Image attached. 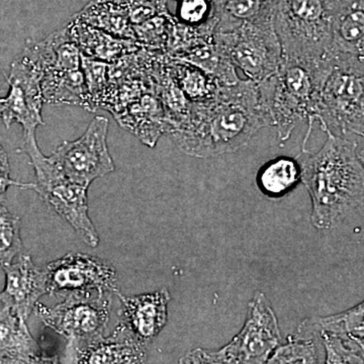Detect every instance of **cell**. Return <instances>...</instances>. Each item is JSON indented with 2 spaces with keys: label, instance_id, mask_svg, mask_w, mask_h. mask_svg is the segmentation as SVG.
Instances as JSON below:
<instances>
[{
  "label": "cell",
  "instance_id": "1",
  "mask_svg": "<svg viewBox=\"0 0 364 364\" xmlns=\"http://www.w3.org/2000/svg\"><path fill=\"white\" fill-rule=\"evenodd\" d=\"M264 127L257 83L239 79L220 86L212 100L193 102L188 119L170 135L189 156L210 158L245 147Z\"/></svg>",
  "mask_w": 364,
  "mask_h": 364
},
{
  "label": "cell",
  "instance_id": "2",
  "mask_svg": "<svg viewBox=\"0 0 364 364\" xmlns=\"http://www.w3.org/2000/svg\"><path fill=\"white\" fill-rule=\"evenodd\" d=\"M325 133L327 141L317 153L303 149L296 157L312 200L311 220L318 230L332 229L351 210L364 208V165L358 144Z\"/></svg>",
  "mask_w": 364,
  "mask_h": 364
},
{
  "label": "cell",
  "instance_id": "3",
  "mask_svg": "<svg viewBox=\"0 0 364 364\" xmlns=\"http://www.w3.org/2000/svg\"><path fill=\"white\" fill-rule=\"evenodd\" d=\"M331 65V56L306 62L282 56L279 69L257 83L258 100L267 127H275L280 142L289 140L301 122L308 121L303 149L315 123L318 95Z\"/></svg>",
  "mask_w": 364,
  "mask_h": 364
},
{
  "label": "cell",
  "instance_id": "4",
  "mask_svg": "<svg viewBox=\"0 0 364 364\" xmlns=\"http://www.w3.org/2000/svg\"><path fill=\"white\" fill-rule=\"evenodd\" d=\"M341 0H279L273 25L282 56L320 62L331 56L332 32Z\"/></svg>",
  "mask_w": 364,
  "mask_h": 364
},
{
  "label": "cell",
  "instance_id": "5",
  "mask_svg": "<svg viewBox=\"0 0 364 364\" xmlns=\"http://www.w3.org/2000/svg\"><path fill=\"white\" fill-rule=\"evenodd\" d=\"M315 121L324 132L364 138V61L331 53V65L318 95Z\"/></svg>",
  "mask_w": 364,
  "mask_h": 364
},
{
  "label": "cell",
  "instance_id": "6",
  "mask_svg": "<svg viewBox=\"0 0 364 364\" xmlns=\"http://www.w3.org/2000/svg\"><path fill=\"white\" fill-rule=\"evenodd\" d=\"M18 151L30 157L35 170L33 191L70 224L83 242L97 247L100 236L88 212V188L72 181L50 156H45L38 145L37 136L23 138Z\"/></svg>",
  "mask_w": 364,
  "mask_h": 364
},
{
  "label": "cell",
  "instance_id": "7",
  "mask_svg": "<svg viewBox=\"0 0 364 364\" xmlns=\"http://www.w3.org/2000/svg\"><path fill=\"white\" fill-rule=\"evenodd\" d=\"M279 321L270 301L256 291L248 306L245 324L236 336L219 350L198 348L179 358V363L261 364L280 344Z\"/></svg>",
  "mask_w": 364,
  "mask_h": 364
},
{
  "label": "cell",
  "instance_id": "8",
  "mask_svg": "<svg viewBox=\"0 0 364 364\" xmlns=\"http://www.w3.org/2000/svg\"><path fill=\"white\" fill-rule=\"evenodd\" d=\"M212 37L218 54L254 82L269 77L282 63V45L273 23H247L213 33Z\"/></svg>",
  "mask_w": 364,
  "mask_h": 364
},
{
  "label": "cell",
  "instance_id": "9",
  "mask_svg": "<svg viewBox=\"0 0 364 364\" xmlns=\"http://www.w3.org/2000/svg\"><path fill=\"white\" fill-rule=\"evenodd\" d=\"M111 296L97 291H71L62 303L48 308L38 303L33 312L47 327L68 341L102 336L109 324Z\"/></svg>",
  "mask_w": 364,
  "mask_h": 364
},
{
  "label": "cell",
  "instance_id": "10",
  "mask_svg": "<svg viewBox=\"0 0 364 364\" xmlns=\"http://www.w3.org/2000/svg\"><path fill=\"white\" fill-rule=\"evenodd\" d=\"M109 126L107 117H93L82 136L64 141L50 158L72 181L90 188L95 179L114 171L107 146Z\"/></svg>",
  "mask_w": 364,
  "mask_h": 364
},
{
  "label": "cell",
  "instance_id": "11",
  "mask_svg": "<svg viewBox=\"0 0 364 364\" xmlns=\"http://www.w3.org/2000/svg\"><path fill=\"white\" fill-rule=\"evenodd\" d=\"M40 69L21 52L11 63L6 77L9 95L4 98L1 119L7 129L11 124L23 127V138L37 136V129L44 126L42 107L45 104L41 90Z\"/></svg>",
  "mask_w": 364,
  "mask_h": 364
},
{
  "label": "cell",
  "instance_id": "12",
  "mask_svg": "<svg viewBox=\"0 0 364 364\" xmlns=\"http://www.w3.org/2000/svg\"><path fill=\"white\" fill-rule=\"evenodd\" d=\"M45 269L49 294L71 291L117 294L119 291L114 267L95 256L69 253L50 262Z\"/></svg>",
  "mask_w": 364,
  "mask_h": 364
},
{
  "label": "cell",
  "instance_id": "13",
  "mask_svg": "<svg viewBox=\"0 0 364 364\" xmlns=\"http://www.w3.org/2000/svg\"><path fill=\"white\" fill-rule=\"evenodd\" d=\"M64 359L66 363H144L147 346L117 324L109 337L68 341Z\"/></svg>",
  "mask_w": 364,
  "mask_h": 364
},
{
  "label": "cell",
  "instance_id": "14",
  "mask_svg": "<svg viewBox=\"0 0 364 364\" xmlns=\"http://www.w3.org/2000/svg\"><path fill=\"white\" fill-rule=\"evenodd\" d=\"M4 270L6 286L0 293V303L26 321L41 296L48 294L47 272L36 267L30 254L23 253Z\"/></svg>",
  "mask_w": 364,
  "mask_h": 364
},
{
  "label": "cell",
  "instance_id": "15",
  "mask_svg": "<svg viewBox=\"0 0 364 364\" xmlns=\"http://www.w3.org/2000/svg\"><path fill=\"white\" fill-rule=\"evenodd\" d=\"M121 301L119 323L147 346L168 321V304L171 296L168 289H162L154 293L124 296L117 293Z\"/></svg>",
  "mask_w": 364,
  "mask_h": 364
},
{
  "label": "cell",
  "instance_id": "16",
  "mask_svg": "<svg viewBox=\"0 0 364 364\" xmlns=\"http://www.w3.org/2000/svg\"><path fill=\"white\" fill-rule=\"evenodd\" d=\"M58 363V358L47 356L37 343L25 318L11 309L0 306V364Z\"/></svg>",
  "mask_w": 364,
  "mask_h": 364
},
{
  "label": "cell",
  "instance_id": "17",
  "mask_svg": "<svg viewBox=\"0 0 364 364\" xmlns=\"http://www.w3.org/2000/svg\"><path fill=\"white\" fill-rule=\"evenodd\" d=\"M69 30L83 56L98 61H114L130 52L136 51L135 42L122 39L100 28L74 18L68 25Z\"/></svg>",
  "mask_w": 364,
  "mask_h": 364
},
{
  "label": "cell",
  "instance_id": "18",
  "mask_svg": "<svg viewBox=\"0 0 364 364\" xmlns=\"http://www.w3.org/2000/svg\"><path fill=\"white\" fill-rule=\"evenodd\" d=\"M331 53L364 61V0H341L332 32Z\"/></svg>",
  "mask_w": 364,
  "mask_h": 364
},
{
  "label": "cell",
  "instance_id": "19",
  "mask_svg": "<svg viewBox=\"0 0 364 364\" xmlns=\"http://www.w3.org/2000/svg\"><path fill=\"white\" fill-rule=\"evenodd\" d=\"M41 90L47 104L78 105L91 112L95 109L81 68L43 72Z\"/></svg>",
  "mask_w": 364,
  "mask_h": 364
},
{
  "label": "cell",
  "instance_id": "20",
  "mask_svg": "<svg viewBox=\"0 0 364 364\" xmlns=\"http://www.w3.org/2000/svg\"><path fill=\"white\" fill-rule=\"evenodd\" d=\"M325 363V351L315 318H306L287 343L279 344L272 352L267 363Z\"/></svg>",
  "mask_w": 364,
  "mask_h": 364
},
{
  "label": "cell",
  "instance_id": "21",
  "mask_svg": "<svg viewBox=\"0 0 364 364\" xmlns=\"http://www.w3.org/2000/svg\"><path fill=\"white\" fill-rule=\"evenodd\" d=\"M214 32H227L247 23H273L279 0H212Z\"/></svg>",
  "mask_w": 364,
  "mask_h": 364
},
{
  "label": "cell",
  "instance_id": "22",
  "mask_svg": "<svg viewBox=\"0 0 364 364\" xmlns=\"http://www.w3.org/2000/svg\"><path fill=\"white\" fill-rule=\"evenodd\" d=\"M256 181L261 193L268 198H282L301 181V165L296 158H275L261 167Z\"/></svg>",
  "mask_w": 364,
  "mask_h": 364
},
{
  "label": "cell",
  "instance_id": "23",
  "mask_svg": "<svg viewBox=\"0 0 364 364\" xmlns=\"http://www.w3.org/2000/svg\"><path fill=\"white\" fill-rule=\"evenodd\" d=\"M170 76L191 102L212 100L219 91V80L213 74L191 62L174 61L170 63Z\"/></svg>",
  "mask_w": 364,
  "mask_h": 364
},
{
  "label": "cell",
  "instance_id": "24",
  "mask_svg": "<svg viewBox=\"0 0 364 364\" xmlns=\"http://www.w3.org/2000/svg\"><path fill=\"white\" fill-rule=\"evenodd\" d=\"M315 318L321 330L350 338L364 351V301L336 315Z\"/></svg>",
  "mask_w": 364,
  "mask_h": 364
},
{
  "label": "cell",
  "instance_id": "25",
  "mask_svg": "<svg viewBox=\"0 0 364 364\" xmlns=\"http://www.w3.org/2000/svg\"><path fill=\"white\" fill-rule=\"evenodd\" d=\"M21 250V219L0 202V268L11 264Z\"/></svg>",
  "mask_w": 364,
  "mask_h": 364
},
{
  "label": "cell",
  "instance_id": "26",
  "mask_svg": "<svg viewBox=\"0 0 364 364\" xmlns=\"http://www.w3.org/2000/svg\"><path fill=\"white\" fill-rule=\"evenodd\" d=\"M318 332L324 346L326 363H364V351L358 342L320 328Z\"/></svg>",
  "mask_w": 364,
  "mask_h": 364
},
{
  "label": "cell",
  "instance_id": "27",
  "mask_svg": "<svg viewBox=\"0 0 364 364\" xmlns=\"http://www.w3.org/2000/svg\"><path fill=\"white\" fill-rule=\"evenodd\" d=\"M176 18L181 25L213 33L215 26L212 0H179Z\"/></svg>",
  "mask_w": 364,
  "mask_h": 364
},
{
  "label": "cell",
  "instance_id": "28",
  "mask_svg": "<svg viewBox=\"0 0 364 364\" xmlns=\"http://www.w3.org/2000/svg\"><path fill=\"white\" fill-rule=\"evenodd\" d=\"M81 70L85 74L86 85L91 100L95 109L105 93V83L109 74V67L107 63L98 60L87 58L81 54Z\"/></svg>",
  "mask_w": 364,
  "mask_h": 364
},
{
  "label": "cell",
  "instance_id": "29",
  "mask_svg": "<svg viewBox=\"0 0 364 364\" xmlns=\"http://www.w3.org/2000/svg\"><path fill=\"white\" fill-rule=\"evenodd\" d=\"M9 186H18L25 189H33L35 183H26L14 181L11 177V165H9V156L4 146L0 143V202L6 196Z\"/></svg>",
  "mask_w": 364,
  "mask_h": 364
},
{
  "label": "cell",
  "instance_id": "30",
  "mask_svg": "<svg viewBox=\"0 0 364 364\" xmlns=\"http://www.w3.org/2000/svg\"><path fill=\"white\" fill-rule=\"evenodd\" d=\"M358 156L359 159H360V161L363 162V164L364 165V148L358 153Z\"/></svg>",
  "mask_w": 364,
  "mask_h": 364
},
{
  "label": "cell",
  "instance_id": "31",
  "mask_svg": "<svg viewBox=\"0 0 364 364\" xmlns=\"http://www.w3.org/2000/svg\"><path fill=\"white\" fill-rule=\"evenodd\" d=\"M2 109H4V98H0V119H1Z\"/></svg>",
  "mask_w": 364,
  "mask_h": 364
},
{
  "label": "cell",
  "instance_id": "32",
  "mask_svg": "<svg viewBox=\"0 0 364 364\" xmlns=\"http://www.w3.org/2000/svg\"><path fill=\"white\" fill-rule=\"evenodd\" d=\"M178 1H179V0H178Z\"/></svg>",
  "mask_w": 364,
  "mask_h": 364
}]
</instances>
